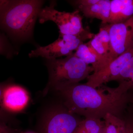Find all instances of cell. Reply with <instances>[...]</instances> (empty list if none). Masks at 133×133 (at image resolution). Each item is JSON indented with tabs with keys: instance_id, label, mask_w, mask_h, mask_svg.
<instances>
[{
	"instance_id": "23",
	"label": "cell",
	"mask_w": 133,
	"mask_h": 133,
	"mask_svg": "<svg viewBox=\"0 0 133 133\" xmlns=\"http://www.w3.org/2000/svg\"></svg>"
},
{
	"instance_id": "18",
	"label": "cell",
	"mask_w": 133,
	"mask_h": 133,
	"mask_svg": "<svg viewBox=\"0 0 133 133\" xmlns=\"http://www.w3.org/2000/svg\"><path fill=\"white\" fill-rule=\"evenodd\" d=\"M126 133H133V117L125 119Z\"/></svg>"
},
{
	"instance_id": "5",
	"label": "cell",
	"mask_w": 133,
	"mask_h": 133,
	"mask_svg": "<svg viewBox=\"0 0 133 133\" xmlns=\"http://www.w3.org/2000/svg\"><path fill=\"white\" fill-rule=\"evenodd\" d=\"M109 24L110 49L104 69L117 57L133 49V16L123 22Z\"/></svg>"
},
{
	"instance_id": "1",
	"label": "cell",
	"mask_w": 133,
	"mask_h": 133,
	"mask_svg": "<svg viewBox=\"0 0 133 133\" xmlns=\"http://www.w3.org/2000/svg\"><path fill=\"white\" fill-rule=\"evenodd\" d=\"M55 87L63 98L66 109L85 118L102 119L107 114L122 118L131 97L128 92L131 85L127 81L119 83L116 88L102 85L94 88L79 83Z\"/></svg>"
},
{
	"instance_id": "12",
	"label": "cell",
	"mask_w": 133,
	"mask_h": 133,
	"mask_svg": "<svg viewBox=\"0 0 133 133\" xmlns=\"http://www.w3.org/2000/svg\"><path fill=\"white\" fill-rule=\"evenodd\" d=\"M74 53L77 57L86 64L91 65L94 70L93 73L101 70L102 58L88 42L81 44Z\"/></svg>"
},
{
	"instance_id": "19",
	"label": "cell",
	"mask_w": 133,
	"mask_h": 133,
	"mask_svg": "<svg viewBox=\"0 0 133 133\" xmlns=\"http://www.w3.org/2000/svg\"><path fill=\"white\" fill-rule=\"evenodd\" d=\"M74 133H88L84 130L81 127L78 126L77 129H76V131Z\"/></svg>"
},
{
	"instance_id": "7",
	"label": "cell",
	"mask_w": 133,
	"mask_h": 133,
	"mask_svg": "<svg viewBox=\"0 0 133 133\" xmlns=\"http://www.w3.org/2000/svg\"><path fill=\"white\" fill-rule=\"evenodd\" d=\"M133 56V49L117 57L104 69L91 74L86 83L94 88H98L105 83L116 81L124 66Z\"/></svg>"
},
{
	"instance_id": "10",
	"label": "cell",
	"mask_w": 133,
	"mask_h": 133,
	"mask_svg": "<svg viewBox=\"0 0 133 133\" xmlns=\"http://www.w3.org/2000/svg\"><path fill=\"white\" fill-rule=\"evenodd\" d=\"M133 16V0H112L109 24L120 23Z\"/></svg>"
},
{
	"instance_id": "2",
	"label": "cell",
	"mask_w": 133,
	"mask_h": 133,
	"mask_svg": "<svg viewBox=\"0 0 133 133\" xmlns=\"http://www.w3.org/2000/svg\"><path fill=\"white\" fill-rule=\"evenodd\" d=\"M38 0L1 1V25L19 39H28L33 33L43 3Z\"/></svg>"
},
{
	"instance_id": "9",
	"label": "cell",
	"mask_w": 133,
	"mask_h": 133,
	"mask_svg": "<svg viewBox=\"0 0 133 133\" xmlns=\"http://www.w3.org/2000/svg\"><path fill=\"white\" fill-rule=\"evenodd\" d=\"M28 93L22 87L12 85L5 89L3 95V104L6 108L18 111L24 108L29 101Z\"/></svg>"
},
{
	"instance_id": "15",
	"label": "cell",
	"mask_w": 133,
	"mask_h": 133,
	"mask_svg": "<svg viewBox=\"0 0 133 133\" xmlns=\"http://www.w3.org/2000/svg\"><path fill=\"white\" fill-rule=\"evenodd\" d=\"M133 78V56L124 66L116 81L119 83L124 81H129Z\"/></svg>"
},
{
	"instance_id": "20",
	"label": "cell",
	"mask_w": 133,
	"mask_h": 133,
	"mask_svg": "<svg viewBox=\"0 0 133 133\" xmlns=\"http://www.w3.org/2000/svg\"><path fill=\"white\" fill-rule=\"evenodd\" d=\"M105 127L104 126V128L102 129V130H101V131L99 133H105Z\"/></svg>"
},
{
	"instance_id": "22",
	"label": "cell",
	"mask_w": 133,
	"mask_h": 133,
	"mask_svg": "<svg viewBox=\"0 0 133 133\" xmlns=\"http://www.w3.org/2000/svg\"><path fill=\"white\" fill-rule=\"evenodd\" d=\"M105 133H106V130H105Z\"/></svg>"
},
{
	"instance_id": "14",
	"label": "cell",
	"mask_w": 133,
	"mask_h": 133,
	"mask_svg": "<svg viewBox=\"0 0 133 133\" xmlns=\"http://www.w3.org/2000/svg\"><path fill=\"white\" fill-rule=\"evenodd\" d=\"M79 126L88 133H99L105 126L104 121L95 118H85Z\"/></svg>"
},
{
	"instance_id": "4",
	"label": "cell",
	"mask_w": 133,
	"mask_h": 133,
	"mask_svg": "<svg viewBox=\"0 0 133 133\" xmlns=\"http://www.w3.org/2000/svg\"><path fill=\"white\" fill-rule=\"evenodd\" d=\"M55 1L50 5L42 8L38 14L40 23L52 21L57 25L60 35H79L85 32L87 29L83 28L82 16L78 10L72 12H59L55 9Z\"/></svg>"
},
{
	"instance_id": "3",
	"label": "cell",
	"mask_w": 133,
	"mask_h": 133,
	"mask_svg": "<svg viewBox=\"0 0 133 133\" xmlns=\"http://www.w3.org/2000/svg\"><path fill=\"white\" fill-rule=\"evenodd\" d=\"M50 84L54 87L79 83L88 78L94 70L74 55L64 58L47 59Z\"/></svg>"
},
{
	"instance_id": "21",
	"label": "cell",
	"mask_w": 133,
	"mask_h": 133,
	"mask_svg": "<svg viewBox=\"0 0 133 133\" xmlns=\"http://www.w3.org/2000/svg\"><path fill=\"white\" fill-rule=\"evenodd\" d=\"M130 102L133 103V95L132 96L131 95V98H130Z\"/></svg>"
},
{
	"instance_id": "8",
	"label": "cell",
	"mask_w": 133,
	"mask_h": 133,
	"mask_svg": "<svg viewBox=\"0 0 133 133\" xmlns=\"http://www.w3.org/2000/svg\"><path fill=\"white\" fill-rule=\"evenodd\" d=\"M81 121L65 108L49 115L43 127V133H74Z\"/></svg>"
},
{
	"instance_id": "16",
	"label": "cell",
	"mask_w": 133,
	"mask_h": 133,
	"mask_svg": "<svg viewBox=\"0 0 133 133\" xmlns=\"http://www.w3.org/2000/svg\"><path fill=\"white\" fill-rule=\"evenodd\" d=\"M95 35L107 48L109 51L110 44L109 24H102L98 33L95 34Z\"/></svg>"
},
{
	"instance_id": "6",
	"label": "cell",
	"mask_w": 133,
	"mask_h": 133,
	"mask_svg": "<svg viewBox=\"0 0 133 133\" xmlns=\"http://www.w3.org/2000/svg\"><path fill=\"white\" fill-rule=\"evenodd\" d=\"M78 45L76 41L70 35H59L54 42L45 46H39L32 50L29 54V57H41L47 59H57V58L70 56L76 50Z\"/></svg>"
},
{
	"instance_id": "13",
	"label": "cell",
	"mask_w": 133,
	"mask_h": 133,
	"mask_svg": "<svg viewBox=\"0 0 133 133\" xmlns=\"http://www.w3.org/2000/svg\"><path fill=\"white\" fill-rule=\"evenodd\" d=\"M103 120L106 133H118L122 126L125 123V119L111 114H107Z\"/></svg>"
},
{
	"instance_id": "11",
	"label": "cell",
	"mask_w": 133,
	"mask_h": 133,
	"mask_svg": "<svg viewBox=\"0 0 133 133\" xmlns=\"http://www.w3.org/2000/svg\"><path fill=\"white\" fill-rule=\"evenodd\" d=\"M109 0H99L98 2L90 6L81 7L77 10L83 13L85 17L100 20L102 24H109L110 16Z\"/></svg>"
},
{
	"instance_id": "17",
	"label": "cell",
	"mask_w": 133,
	"mask_h": 133,
	"mask_svg": "<svg viewBox=\"0 0 133 133\" xmlns=\"http://www.w3.org/2000/svg\"><path fill=\"white\" fill-rule=\"evenodd\" d=\"M99 0H76L70 1L69 2L71 4L77 8L85 7L95 4L98 2Z\"/></svg>"
}]
</instances>
